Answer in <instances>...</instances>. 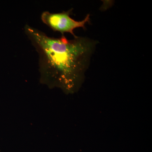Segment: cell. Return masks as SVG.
Listing matches in <instances>:
<instances>
[{
  "label": "cell",
  "mask_w": 152,
  "mask_h": 152,
  "mask_svg": "<svg viewBox=\"0 0 152 152\" xmlns=\"http://www.w3.org/2000/svg\"><path fill=\"white\" fill-rule=\"evenodd\" d=\"M26 35L39 56L40 81L50 88H58L70 94L78 89L89 66L97 41L86 37L68 39L49 37L26 24Z\"/></svg>",
  "instance_id": "cell-1"
},
{
  "label": "cell",
  "mask_w": 152,
  "mask_h": 152,
  "mask_svg": "<svg viewBox=\"0 0 152 152\" xmlns=\"http://www.w3.org/2000/svg\"><path fill=\"white\" fill-rule=\"evenodd\" d=\"M72 10L73 9H71L56 13L44 11L41 14V20L54 31L61 33L62 36L64 35L65 33H69L74 38L76 37L77 36L74 34V30L79 28L86 29V24L90 23L91 15L88 14L83 20H75L70 17Z\"/></svg>",
  "instance_id": "cell-2"
}]
</instances>
